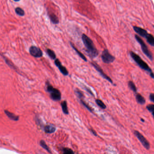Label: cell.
Masks as SVG:
<instances>
[{"label":"cell","instance_id":"obj_3","mask_svg":"<svg viewBox=\"0 0 154 154\" xmlns=\"http://www.w3.org/2000/svg\"><path fill=\"white\" fill-rule=\"evenodd\" d=\"M46 85V90L50 93L51 99L54 101H60L61 98V94L59 90L53 87L51 84L49 83V82H47Z\"/></svg>","mask_w":154,"mask_h":154},{"label":"cell","instance_id":"obj_23","mask_svg":"<svg viewBox=\"0 0 154 154\" xmlns=\"http://www.w3.org/2000/svg\"><path fill=\"white\" fill-rule=\"evenodd\" d=\"M146 109L152 114L154 119V104H149L146 106Z\"/></svg>","mask_w":154,"mask_h":154},{"label":"cell","instance_id":"obj_1","mask_svg":"<svg viewBox=\"0 0 154 154\" xmlns=\"http://www.w3.org/2000/svg\"><path fill=\"white\" fill-rule=\"evenodd\" d=\"M82 39L86 48V51L89 56L92 58L97 56L98 51L91 39L85 34H83L82 35Z\"/></svg>","mask_w":154,"mask_h":154},{"label":"cell","instance_id":"obj_28","mask_svg":"<svg viewBox=\"0 0 154 154\" xmlns=\"http://www.w3.org/2000/svg\"><path fill=\"white\" fill-rule=\"evenodd\" d=\"M89 130H90V131L92 133V134H93L94 136H97V132H95V131H94L92 129H90Z\"/></svg>","mask_w":154,"mask_h":154},{"label":"cell","instance_id":"obj_30","mask_svg":"<svg viewBox=\"0 0 154 154\" xmlns=\"http://www.w3.org/2000/svg\"><path fill=\"white\" fill-rule=\"evenodd\" d=\"M141 121L142 122H145V120H143V119H141Z\"/></svg>","mask_w":154,"mask_h":154},{"label":"cell","instance_id":"obj_31","mask_svg":"<svg viewBox=\"0 0 154 154\" xmlns=\"http://www.w3.org/2000/svg\"><path fill=\"white\" fill-rule=\"evenodd\" d=\"M14 1H15V2H18V1H20V0H14Z\"/></svg>","mask_w":154,"mask_h":154},{"label":"cell","instance_id":"obj_13","mask_svg":"<svg viewBox=\"0 0 154 154\" xmlns=\"http://www.w3.org/2000/svg\"><path fill=\"white\" fill-rule=\"evenodd\" d=\"M4 112L6 115L11 120L16 121H18L19 119V117L18 116L16 115L15 114H14V113H12L11 112H10L7 110H5Z\"/></svg>","mask_w":154,"mask_h":154},{"label":"cell","instance_id":"obj_2","mask_svg":"<svg viewBox=\"0 0 154 154\" xmlns=\"http://www.w3.org/2000/svg\"><path fill=\"white\" fill-rule=\"evenodd\" d=\"M130 56L131 57L132 60L137 64L138 66L140 67L142 70L148 72L150 75V77L152 79H154V73L152 71V69L150 68L149 65L143 61L142 58L139 55L136 54L133 51H130L129 52Z\"/></svg>","mask_w":154,"mask_h":154},{"label":"cell","instance_id":"obj_18","mask_svg":"<svg viewBox=\"0 0 154 154\" xmlns=\"http://www.w3.org/2000/svg\"><path fill=\"white\" fill-rule=\"evenodd\" d=\"M128 87L131 90L135 93H137V88L133 81H129L128 82Z\"/></svg>","mask_w":154,"mask_h":154},{"label":"cell","instance_id":"obj_15","mask_svg":"<svg viewBox=\"0 0 154 154\" xmlns=\"http://www.w3.org/2000/svg\"><path fill=\"white\" fill-rule=\"evenodd\" d=\"M145 38L149 44L152 47H154V36L152 34L148 33L146 36Z\"/></svg>","mask_w":154,"mask_h":154},{"label":"cell","instance_id":"obj_10","mask_svg":"<svg viewBox=\"0 0 154 154\" xmlns=\"http://www.w3.org/2000/svg\"><path fill=\"white\" fill-rule=\"evenodd\" d=\"M134 30L135 32L138 33L140 36H142V37H146V36L147 35L148 33L147 31L145 30L144 28H142L141 27L138 26L133 27Z\"/></svg>","mask_w":154,"mask_h":154},{"label":"cell","instance_id":"obj_19","mask_svg":"<svg viewBox=\"0 0 154 154\" xmlns=\"http://www.w3.org/2000/svg\"><path fill=\"white\" fill-rule=\"evenodd\" d=\"M61 106L63 113L65 114H68L69 110H68V106H67V101H65L62 102L61 103Z\"/></svg>","mask_w":154,"mask_h":154},{"label":"cell","instance_id":"obj_26","mask_svg":"<svg viewBox=\"0 0 154 154\" xmlns=\"http://www.w3.org/2000/svg\"><path fill=\"white\" fill-rule=\"evenodd\" d=\"M80 102H81V104H82L86 108H87V109L89 110V111L92 112V113L93 112V109H92V108H91L86 103L85 101H84L83 100H80Z\"/></svg>","mask_w":154,"mask_h":154},{"label":"cell","instance_id":"obj_4","mask_svg":"<svg viewBox=\"0 0 154 154\" xmlns=\"http://www.w3.org/2000/svg\"><path fill=\"white\" fill-rule=\"evenodd\" d=\"M135 38L138 43L140 44L142 51L146 56L148 57L150 61H153L154 57L153 56V54L149 50L148 47L143 40L140 37V36H138V35H135Z\"/></svg>","mask_w":154,"mask_h":154},{"label":"cell","instance_id":"obj_24","mask_svg":"<svg viewBox=\"0 0 154 154\" xmlns=\"http://www.w3.org/2000/svg\"><path fill=\"white\" fill-rule=\"evenodd\" d=\"M74 91L78 97L79 98L80 100H83L84 98V95H83V93L82 92V91H81L80 90H79V89H75Z\"/></svg>","mask_w":154,"mask_h":154},{"label":"cell","instance_id":"obj_14","mask_svg":"<svg viewBox=\"0 0 154 154\" xmlns=\"http://www.w3.org/2000/svg\"><path fill=\"white\" fill-rule=\"evenodd\" d=\"M44 130L46 133H54L56 130V128L54 126L51 125H47L45 126Z\"/></svg>","mask_w":154,"mask_h":154},{"label":"cell","instance_id":"obj_5","mask_svg":"<svg viewBox=\"0 0 154 154\" xmlns=\"http://www.w3.org/2000/svg\"><path fill=\"white\" fill-rule=\"evenodd\" d=\"M101 59L104 63L110 64L113 63L115 60V57L109 52L107 49H105L102 53Z\"/></svg>","mask_w":154,"mask_h":154},{"label":"cell","instance_id":"obj_11","mask_svg":"<svg viewBox=\"0 0 154 154\" xmlns=\"http://www.w3.org/2000/svg\"><path fill=\"white\" fill-rule=\"evenodd\" d=\"M135 98L137 102L141 105H144L146 103L145 98L140 93H135Z\"/></svg>","mask_w":154,"mask_h":154},{"label":"cell","instance_id":"obj_25","mask_svg":"<svg viewBox=\"0 0 154 154\" xmlns=\"http://www.w3.org/2000/svg\"><path fill=\"white\" fill-rule=\"evenodd\" d=\"M15 12H16V14L20 15V16H24V10H23L22 9L20 8V7H17L15 9Z\"/></svg>","mask_w":154,"mask_h":154},{"label":"cell","instance_id":"obj_20","mask_svg":"<svg viewBox=\"0 0 154 154\" xmlns=\"http://www.w3.org/2000/svg\"><path fill=\"white\" fill-rule=\"evenodd\" d=\"M47 54L49 56L52 60H55L56 59V55L54 51L50 49H47Z\"/></svg>","mask_w":154,"mask_h":154},{"label":"cell","instance_id":"obj_6","mask_svg":"<svg viewBox=\"0 0 154 154\" xmlns=\"http://www.w3.org/2000/svg\"><path fill=\"white\" fill-rule=\"evenodd\" d=\"M134 133L136 136V137L138 139V140L140 141V142H141V143L144 147L146 148V149L149 150L150 148V143L144 136L138 131H135L134 132Z\"/></svg>","mask_w":154,"mask_h":154},{"label":"cell","instance_id":"obj_17","mask_svg":"<svg viewBox=\"0 0 154 154\" xmlns=\"http://www.w3.org/2000/svg\"><path fill=\"white\" fill-rule=\"evenodd\" d=\"M2 56L3 57V58L4 60H5V61L6 62V64H7L8 66H9L11 69H14V70H15L16 72H18V71H17V68L14 66V65L13 64L12 62H11V61H10V60H9L7 57H6L3 56V55H2Z\"/></svg>","mask_w":154,"mask_h":154},{"label":"cell","instance_id":"obj_7","mask_svg":"<svg viewBox=\"0 0 154 154\" xmlns=\"http://www.w3.org/2000/svg\"><path fill=\"white\" fill-rule=\"evenodd\" d=\"M29 51L30 55L35 58H40L43 56V51L37 47L32 46L30 47Z\"/></svg>","mask_w":154,"mask_h":154},{"label":"cell","instance_id":"obj_29","mask_svg":"<svg viewBox=\"0 0 154 154\" xmlns=\"http://www.w3.org/2000/svg\"><path fill=\"white\" fill-rule=\"evenodd\" d=\"M85 89H86V90L87 92H89V93H90L91 95H94L92 92H91V90H90L88 88H87V87H86V88H85Z\"/></svg>","mask_w":154,"mask_h":154},{"label":"cell","instance_id":"obj_16","mask_svg":"<svg viewBox=\"0 0 154 154\" xmlns=\"http://www.w3.org/2000/svg\"><path fill=\"white\" fill-rule=\"evenodd\" d=\"M70 43V45H71V47H72V48L75 50V51H76L77 54H78V55H79V57H81V58L83 59V61H86V62H87V58L82 53H81L80 51H79L78 50V49L76 47H75V46H74V45L72 43Z\"/></svg>","mask_w":154,"mask_h":154},{"label":"cell","instance_id":"obj_27","mask_svg":"<svg viewBox=\"0 0 154 154\" xmlns=\"http://www.w3.org/2000/svg\"><path fill=\"white\" fill-rule=\"evenodd\" d=\"M149 99L151 101L154 103V93H150L149 95Z\"/></svg>","mask_w":154,"mask_h":154},{"label":"cell","instance_id":"obj_8","mask_svg":"<svg viewBox=\"0 0 154 154\" xmlns=\"http://www.w3.org/2000/svg\"><path fill=\"white\" fill-rule=\"evenodd\" d=\"M91 64L93 67L95 68V69L100 73V74H101L102 77L104 79H106L112 84L113 83V82L112 81V80L110 78V77H109L108 75H106L105 73L104 72L103 70H102V69H101L99 65L97 64L95 62H92L91 63Z\"/></svg>","mask_w":154,"mask_h":154},{"label":"cell","instance_id":"obj_9","mask_svg":"<svg viewBox=\"0 0 154 154\" xmlns=\"http://www.w3.org/2000/svg\"><path fill=\"white\" fill-rule=\"evenodd\" d=\"M55 65H56L57 67L59 68L60 71H61V73L63 74V75L65 76H67L69 74V72L67 70V69L63 66L61 61H60L59 59H55Z\"/></svg>","mask_w":154,"mask_h":154},{"label":"cell","instance_id":"obj_22","mask_svg":"<svg viewBox=\"0 0 154 154\" xmlns=\"http://www.w3.org/2000/svg\"><path fill=\"white\" fill-rule=\"evenodd\" d=\"M95 102L98 106H99L102 109H105L106 108V106L105 104L103 102L101 101V100L97 99L95 100Z\"/></svg>","mask_w":154,"mask_h":154},{"label":"cell","instance_id":"obj_12","mask_svg":"<svg viewBox=\"0 0 154 154\" xmlns=\"http://www.w3.org/2000/svg\"><path fill=\"white\" fill-rule=\"evenodd\" d=\"M49 17L50 20H51V23L54 24H58L59 23V20L58 17L54 14V13H48Z\"/></svg>","mask_w":154,"mask_h":154},{"label":"cell","instance_id":"obj_32","mask_svg":"<svg viewBox=\"0 0 154 154\" xmlns=\"http://www.w3.org/2000/svg\"><path fill=\"white\" fill-rule=\"evenodd\" d=\"M153 26V27L154 28V26Z\"/></svg>","mask_w":154,"mask_h":154},{"label":"cell","instance_id":"obj_21","mask_svg":"<svg viewBox=\"0 0 154 154\" xmlns=\"http://www.w3.org/2000/svg\"><path fill=\"white\" fill-rule=\"evenodd\" d=\"M40 146L43 148H44L45 150H46L47 152H48L50 153H51V150L50 149V148H49L48 146L47 145V144L46 143V142L43 140L41 141L40 142Z\"/></svg>","mask_w":154,"mask_h":154}]
</instances>
